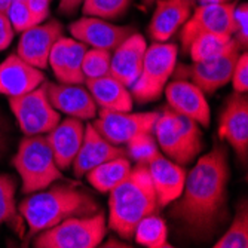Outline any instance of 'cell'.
I'll use <instances>...</instances> for the list:
<instances>
[{"instance_id": "obj_44", "label": "cell", "mask_w": 248, "mask_h": 248, "mask_svg": "<svg viewBox=\"0 0 248 248\" xmlns=\"http://www.w3.org/2000/svg\"><path fill=\"white\" fill-rule=\"evenodd\" d=\"M24 2H26V0H24Z\"/></svg>"}, {"instance_id": "obj_28", "label": "cell", "mask_w": 248, "mask_h": 248, "mask_svg": "<svg viewBox=\"0 0 248 248\" xmlns=\"http://www.w3.org/2000/svg\"><path fill=\"white\" fill-rule=\"evenodd\" d=\"M248 247V208L247 201L238 207L229 229L214 245V248H247Z\"/></svg>"}, {"instance_id": "obj_9", "label": "cell", "mask_w": 248, "mask_h": 248, "mask_svg": "<svg viewBox=\"0 0 248 248\" xmlns=\"http://www.w3.org/2000/svg\"><path fill=\"white\" fill-rule=\"evenodd\" d=\"M235 2L201 3L195 8L185 26L180 29V42L185 51L193 39L205 33H218L233 37V9Z\"/></svg>"}, {"instance_id": "obj_12", "label": "cell", "mask_w": 248, "mask_h": 248, "mask_svg": "<svg viewBox=\"0 0 248 248\" xmlns=\"http://www.w3.org/2000/svg\"><path fill=\"white\" fill-rule=\"evenodd\" d=\"M218 135L226 140L241 162H247L248 155V98L245 94L233 93L224 104L220 116Z\"/></svg>"}, {"instance_id": "obj_41", "label": "cell", "mask_w": 248, "mask_h": 248, "mask_svg": "<svg viewBox=\"0 0 248 248\" xmlns=\"http://www.w3.org/2000/svg\"><path fill=\"white\" fill-rule=\"evenodd\" d=\"M14 2V0H0V12L2 14H6V11H8V8H9V5Z\"/></svg>"}, {"instance_id": "obj_25", "label": "cell", "mask_w": 248, "mask_h": 248, "mask_svg": "<svg viewBox=\"0 0 248 248\" xmlns=\"http://www.w3.org/2000/svg\"><path fill=\"white\" fill-rule=\"evenodd\" d=\"M153 134L157 141V147L168 156V159L180 165H187L182 144H180V140L177 137V132L172 124L170 108H165L162 113H159V118H157L153 128Z\"/></svg>"}, {"instance_id": "obj_18", "label": "cell", "mask_w": 248, "mask_h": 248, "mask_svg": "<svg viewBox=\"0 0 248 248\" xmlns=\"http://www.w3.org/2000/svg\"><path fill=\"white\" fill-rule=\"evenodd\" d=\"M85 135V125L78 118H67L60 121L49 132H46V141L52 150L55 164L60 170L70 168L80 149Z\"/></svg>"}, {"instance_id": "obj_11", "label": "cell", "mask_w": 248, "mask_h": 248, "mask_svg": "<svg viewBox=\"0 0 248 248\" xmlns=\"http://www.w3.org/2000/svg\"><path fill=\"white\" fill-rule=\"evenodd\" d=\"M73 39L85 43L89 48H98L113 52L119 45L134 33V29L129 26H116L110 21L83 15L76 19L69 27Z\"/></svg>"}, {"instance_id": "obj_29", "label": "cell", "mask_w": 248, "mask_h": 248, "mask_svg": "<svg viewBox=\"0 0 248 248\" xmlns=\"http://www.w3.org/2000/svg\"><path fill=\"white\" fill-rule=\"evenodd\" d=\"M88 51V46L85 43L69 39L67 45V54H65V69H64V82L62 83H75V85H83L85 76L82 72V62L83 57Z\"/></svg>"}, {"instance_id": "obj_23", "label": "cell", "mask_w": 248, "mask_h": 248, "mask_svg": "<svg viewBox=\"0 0 248 248\" xmlns=\"http://www.w3.org/2000/svg\"><path fill=\"white\" fill-rule=\"evenodd\" d=\"M241 49L232 36L218 34V33H205L192 40L187 52L193 62L211 61L220 58L232 51Z\"/></svg>"}, {"instance_id": "obj_35", "label": "cell", "mask_w": 248, "mask_h": 248, "mask_svg": "<svg viewBox=\"0 0 248 248\" xmlns=\"http://www.w3.org/2000/svg\"><path fill=\"white\" fill-rule=\"evenodd\" d=\"M233 39L239 48H247L248 43V5L236 3L233 9Z\"/></svg>"}, {"instance_id": "obj_22", "label": "cell", "mask_w": 248, "mask_h": 248, "mask_svg": "<svg viewBox=\"0 0 248 248\" xmlns=\"http://www.w3.org/2000/svg\"><path fill=\"white\" fill-rule=\"evenodd\" d=\"M85 86L94 98L97 107L113 111H131L134 100L129 89L111 75L86 79Z\"/></svg>"}, {"instance_id": "obj_36", "label": "cell", "mask_w": 248, "mask_h": 248, "mask_svg": "<svg viewBox=\"0 0 248 248\" xmlns=\"http://www.w3.org/2000/svg\"><path fill=\"white\" fill-rule=\"evenodd\" d=\"M231 82L233 85L235 93L247 94V91H248V55L245 52L239 54V57L235 62Z\"/></svg>"}, {"instance_id": "obj_19", "label": "cell", "mask_w": 248, "mask_h": 248, "mask_svg": "<svg viewBox=\"0 0 248 248\" xmlns=\"http://www.w3.org/2000/svg\"><path fill=\"white\" fill-rule=\"evenodd\" d=\"M45 82V75L37 67L18 55H9L0 64V94L18 97L27 94Z\"/></svg>"}, {"instance_id": "obj_8", "label": "cell", "mask_w": 248, "mask_h": 248, "mask_svg": "<svg viewBox=\"0 0 248 248\" xmlns=\"http://www.w3.org/2000/svg\"><path fill=\"white\" fill-rule=\"evenodd\" d=\"M157 118H159L157 111L131 113V111H113L101 108L98 118L93 125L107 141L122 146L141 134H153Z\"/></svg>"}, {"instance_id": "obj_3", "label": "cell", "mask_w": 248, "mask_h": 248, "mask_svg": "<svg viewBox=\"0 0 248 248\" xmlns=\"http://www.w3.org/2000/svg\"><path fill=\"white\" fill-rule=\"evenodd\" d=\"M108 193V226L125 239L134 236L135 226L144 217L161 208L147 165L137 164L131 168L129 174Z\"/></svg>"}, {"instance_id": "obj_43", "label": "cell", "mask_w": 248, "mask_h": 248, "mask_svg": "<svg viewBox=\"0 0 248 248\" xmlns=\"http://www.w3.org/2000/svg\"><path fill=\"white\" fill-rule=\"evenodd\" d=\"M141 2L144 3V5H147V6H150V5H155L157 0H141Z\"/></svg>"}, {"instance_id": "obj_42", "label": "cell", "mask_w": 248, "mask_h": 248, "mask_svg": "<svg viewBox=\"0 0 248 248\" xmlns=\"http://www.w3.org/2000/svg\"><path fill=\"white\" fill-rule=\"evenodd\" d=\"M201 3H223V2H233V0H199Z\"/></svg>"}, {"instance_id": "obj_10", "label": "cell", "mask_w": 248, "mask_h": 248, "mask_svg": "<svg viewBox=\"0 0 248 248\" xmlns=\"http://www.w3.org/2000/svg\"><path fill=\"white\" fill-rule=\"evenodd\" d=\"M239 57V49L232 51L211 61L193 62L189 65L175 64L172 72L174 79H185L196 85L204 94H213L231 82L235 62Z\"/></svg>"}, {"instance_id": "obj_27", "label": "cell", "mask_w": 248, "mask_h": 248, "mask_svg": "<svg viewBox=\"0 0 248 248\" xmlns=\"http://www.w3.org/2000/svg\"><path fill=\"white\" fill-rule=\"evenodd\" d=\"M135 242L149 248H165L171 247L168 242V229L165 221L157 217L156 213L144 217L134 231Z\"/></svg>"}, {"instance_id": "obj_2", "label": "cell", "mask_w": 248, "mask_h": 248, "mask_svg": "<svg viewBox=\"0 0 248 248\" xmlns=\"http://www.w3.org/2000/svg\"><path fill=\"white\" fill-rule=\"evenodd\" d=\"M18 211L27 221L29 236H36L65 218L95 214L100 205L93 195L76 186L57 185L22 199Z\"/></svg>"}, {"instance_id": "obj_38", "label": "cell", "mask_w": 248, "mask_h": 248, "mask_svg": "<svg viewBox=\"0 0 248 248\" xmlns=\"http://www.w3.org/2000/svg\"><path fill=\"white\" fill-rule=\"evenodd\" d=\"M49 3H51V0H26L27 8L30 9V12L39 22H43L45 19H48Z\"/></svg>"}, {"instance_id": "obj_4", "label": "cell", "mask_w": 248, "mask_h": 248, "mask_svg": "<svg viewBox=\"0 0 248 248\" xmlns=\"http://www.w3.org/2000/svg\"><path fill=\"white\" fill-rule=\"evenodd\" d=\"M12 164L21 177L22 193L46 189L62 175L55 164L46 137L42 134L27 135V139L19 143Z\"/></svg>"}, {"instance_id": "obj_40", "label": "cell", "mask_w": 248, "mask_h": 248, "mask_svg": "<svg viewBox=\"0 0 248 248\" xmlns=\"http://www.w3.org/2000/svg\"><path fill=\"white\" fill-rule=\"evenodd\" d=\"M6 141H8V122L0 115V153L5 152Z\"/></svg>"}, {"instance_id": "obj_20", "label": "cell", "mask_w": 248, "mask_h": 248, "mask_svg": "<svg viewBox=\"0 0 248 248\" xmlns=\"http://www.w3.org/2000/svg\"><path fill=\"white\" fill-rule=\"evenodd\" d=\"M147 43L139 33L129 34L119 46L111 52L110 75L122 82L128 89L139 78Z\"/></svg>"}, {"instance_id": "obj_13", "label": "cell", "mask_w": 248, "mask_h": 248, "mask_svg": "<svg viewBox=\"0 0 248 248\" xmlns=\"http://www.w3.org/2000/svg\"><path fill=\"white\" fill-rule=\"evenodd\" d=\"M61 36L62 26L57 19L40 22V24L21 33L16 46V55L40 70L46 69L49 52L54 43Z\"/></svg>"}, {"instance_id": "obj_6", "label": "cell", "mask_w": 248, "mask_h": 248, "mask_svg": "<svg viewBox=\"0 0 248 248\" xmlns=\"http://www.w3.org/2000/svg\"><path fill=\"white\" fill-rule=\"evenodd\" d=\"M107 224L101 211L91 216L70 217L42 231L34 238L37 248H94L106 236Z\"/></svg>"}, {"instance_id": "obj_26", "label": "cell", "mask_w": 248, "mask_h": 248, "mask_svg": "<svg viewBox=\"0 0 248 248\" xmlns=\"http://www.w3.org/2000/svg\"><path fill=\"white\" fill-rule=\"evenodd\" d=\"M171 110V118H172V124L177 132V137L180 140V144H182L186 162H192L196 155L201 152L202 149V132L199 128V124L185 115H180L177 111Z\"/></svg>"}, {"instance_id": "obj_32", "label": "cell", "mask_w": 248, "mask_h": 248, "mask_svg": "<svg viewBox=\"0 0 248 248\" xmlns=\"http://www.w3.org/2000/svg\"><path fill=\"white\" fill-rule=\"evenodd\" d=\"M126 156L140 165H149L162 153L157 147L153 134H141L126 143Z\"/></svg>"}, {"instance_id": "obj_14", "label": "cell", "mask_w": 248, "mask_h": 248, "mask_svg": "<svg viewBox=\"0 0 248 248\" xmlns=\"http://www.w3.org/2000/svg\"><path fill=\"white\" fill-rule=\"evenodd\" d=\"M164 91L170 108L196 121L201 126H210V106L207 103L205 94L196 85L185 79H174L172 82L167 83Z\"/></svg>"}, {"instance_id": "obj_21", "label": "cell", "mask_w": 248, "mask_h": 248, "mask_svg": "<svg viewBox=\"0 0 248 248\" xmlns=\"http://www.w3.org/2000/svg\"><path fill=\"white\" fill-rule=\"evenodd\" d=\"M149 172L159 207H167L180 198L186 182V170L165 156L156 157L149 165Z\"/></svg>"}, {"instance_id": "obj_5", "label": "cell", "mask_w": 248, "mask_h": 248, "mask_svg": "<svg viewBox=\"0 0 248 248\" xmlns=\"http://www.w3.org/2000/svg\"><path fill=\"white\" fill-rule=\"evenodd\" d=\"M177 52L178 48L168 42H153L147 46L140 75L129 88L134 101L144 104L162 95L175 69Z\"/></svg>"}, {"instance_id": "obj_34", "label": "cell", "mask_w": 248, "mask_h": 248, "mask_svg": "<svg viewBox=\"0 0 248 248\" xmlns=\"http://www.w3.org/2000/svg\"><path fill=\"white\" fill-rule=\"evenodd\" d=\"M6 15L11 21L14 30L19 31V33L40 24V22L33 16L30 9L27 8L24 0H14L6 11Z\"/></svg>"}, {"instance_id": "obj_39", "label": "cell", "mask_w": 248, "mask_h": 248, "mask_svg": "<svg viewBox=\"0 0 248 248\" xmlns=\"http://www.w3.org/2000/svg\"><path fill=\"white\" fill-rule=\"evenodd\" d=\"M83 0H60V11L65 15H73Z\"/></svg>"}, {"instance_id": "obj_16", "label": "cell", "mask_w": 248, "mask_h": 248, "mask_svg": "<svg viewBox=\"0 0 248 248\" xmlns=\"http://www.w3.org/2000/svg\"><path fill=\"white\" fill-rule=\"evenodd\" d=\"M196 0H157L149 24L153 42H168L185 26L195 9Z\"/></svg>"}, {"instance_id": "obj_33", "label": "cell", "mask_w": 248, "mask_h": 248, "mask_svg": "<svg viewBox=\"0 0 248 248\" xmlns=\"http://www.w3.org/2000/svg\"><path fill=\"white\" fill-rule=\"evenodd\" d=\"M110 61H111L110 51L98 49V48L88 49L82 62V72L85 79H95L110 75Z\"/></svg>"}, {"instance_id": "obj_7", "label": "cell", "mask_w": 248, "mask_h": 248, "mask_svg": "<svg viewBox=\"0 0 248 248\" xmlns=\"http://www.w3.org/2000/svg\"><path fill=\"white\" fill-rule=\"evenodd\" d=\"M9 106L26 135L46 134L61 121V115L49 103L45 82L27 94L11 97Z\"/></svg>"}, {"instance_id": "obj_15", "label": "cell", "mask_w": 248, "mask_h": 248, "mask_svg": "<svg viewBox=\"0 0 248 248\" xmlns=\"http://www.w3.org/2000/svg\"><path fill=\"white\" fill-rule=\"evenodd\" d=\"M49 103L58 113L80 121H89L97 116V104L86 86L75 83L45 82Z\"/></svg>"}, {"instance_id": "obj_31", "label": "cell", "mask_w": 248, "mask_h": 248, "mask_svg": "<svg viewBox=\"0 0 248 248\" xmlns=\"http://www.w3.org/2000/svg\"><path fill=\"white\" fill-rule=\"evenodd\" d=\"M132 0H83V15L98 16L103 19H116L125 15Z\"/></svg>"}, {"instance_id": "obj_30", "label": "cell", "mask_w": 248, "mask_h": 248, "mask_svg": "<svg viewBox=\"0 0 248 248\" xmlns=\"http://www.w3.org/2000/svg\"><path fill=\"white\" fill-rule=\"evenodd\" d=\"M11 223L14 228L21 229V220L16 216L15 207V182L11 175H0V226Z\"/></svg>"}, {"instance_id": "obj_17", "label": "cell", "mask_w": 248, "mask_h": 248, "mask_svg": "<svg viewBox=\"0 0 248 248\" xmlns=\"http://www.w3.org/2000/svg\"><path fill=\"white\" fill-rule=\"evenodd\" d=\"M121 156H126V152L121 146L111 144L110 141H107L94 128V125L89 124L85 126L83 141L72 164L73 172L76 177H83L94 167Z\"/></svg>"}, {"instance_id": "obj_1", "label": "cell", "mask_w": 248, "mask_h": 248, "mask_svg": "<svg viewBox=\"0 0 248 248\" xmlns=\"http://www.w3.org/2000/svg\"><path fill=\"white\" fill-rule=\"evenodd\" d=\"M229 177L228 152L220 144L199 157L186 175L183 192L174 201L172 216L192 235L207 238L220 223Z\"/></svg>"}, {"instance_id": "obj_37", "label": "cell", "mask_w": 248, "mask_h": 248, "mask_svg": "<svg viewBox=\"0 0 248 248\" xmlns=\"http://www.w3.org/2000/svg\"><path fill=\"white\" fill-rule=\"evenodd\" d=\"M15 30L11 24V21L6 14L0 12V52L9 48V45L14 40Z\"/></svg>"}, {"instance_id": "obj_24", "label": "cell", "mask_w": 248, "mask_h": 248, "mask_svg": "<svg viewBox=\"0 0 248 248\" xmlns=\"http://www.w3.org/2000/svg\"><path fill=\"white\" fill-rule=\"evenodd\" d=\"M131 168L132 167H131L128 156H121V157H115V159L106 161V162L94 167L85 175L88 178V182L91 183L98 192L108 193L129 174Z\"/></svg>"}]
</instances>
